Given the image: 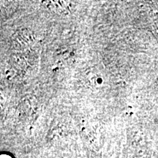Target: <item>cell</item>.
<instances>
[{
  "label": "cell",
  "instance_id": "obj_1",
  "mask_svg": "<svg viewBox=\"0 0 158 158\" xmlns=\"http://www.w3.org/2000/svg\"><path fill=\"white\" fill-rule=\"evenodd\" d=\"M0 158H13V157L9 155H7V154H2V155H1Z\"/></svg>",
  "mask_w": 158,
  "mask_h": 158
}]
</instances>
